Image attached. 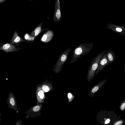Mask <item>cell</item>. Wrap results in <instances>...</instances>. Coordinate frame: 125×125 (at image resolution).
I'll list each match as a JSON object with an SVG mask.
<instances>
[{"label": "cell", "mask_w": 125, "mask_h": 125, "mask_svg": "<svg viewBox=\"0 0 125 125\" xmlns=\"http://www.w3.org/2000/svg\"><path fill=\"white\" fill-rule=\"evenodd\" d=\"M62 17L60 6V3L59 1L58 5L56 10L55 13L54 14V20L55 22H59L60 21Z\"/></svg>", "instance_id": "obj_7"}, {"label": "cell", "mask_w": 125, "mask_h": 125, "mask_svg": "<svg viewBox=\"0 0 125 125\" xmlns=\"http://www.w3.org/2000/svg\"><path fill=\"white\" fill-rule=\"evenodd\" d=\"M53 36V31H49L46 34L43 35L42 38V41L43 42H49L52 39Z\"/></svg>", "instance_id": "obj_8"}, {"label": "cell", "mask_w": 125, "mask_h": 125, "mask_svg": "<svg viewBox=\"0 0 125 125\" xmlns=\"http://www.w3.org/2000/svg\"><path fill=\"white\" fill-rule=\"evenodd\" d=\"M40 109V107L39 106H36L34 107L33 108V110L34 112L38 111Z\"/></svg>", "instance_id": "obj_15"}, {"label": "cell", "mask_w": 125, "mask_h": 125, "mask_svg": "<svg viewBox=\"0 0 125 125\" xmlns=\"http://www.w3.org/2000/svg\"><path fill=\"white\" fill-rule=\"evenodd\" d=\"M110 120L108 118L107 119L105 122V124H107L110 123Z\"/></svg>", "instance_id": "obj_19"}, {"label": "cell", "mask_w": 125, "mask_h": 125, "mask_svg": "<svg viewBox=\"0 0 125 125\" xmlns=\"http://www.w3.org/2000/svg\"><path fill=\"white\" fill-rule=\"evenodd\" d=\"M107 28L120 35L125 36V27H120L111 25L109 26Z\"/></svg>", "instance_id": "obj_5"}, {"label": "cell", "mask_w": 125, "mask_h": 125, "mask_svg": "<svg viewBox=\"0 0 125 125\" xmlns=\"http://www.w3.org/2000/svg\"><path fill=\"white\" fill-rule=\"evenodd\" d=\"M124 73H125V63L124 65Z\"/></svg>", "instance_id": "obj_23"}, {"label": "cell", "mask_w": 125, "mask_h": 125, "mask_svg": "<svg viewBox=\"0 0 125 125\" xmlns=\"http://www.w3.org/2000/svg\"><path fill=\"white\" fill-rule=\"evenodd\" d=\"M105 54L102 56L99 62L98 66L96 70L97 73L109 64Z\"/></svg>", "instance_id": "obj_4"}, {"label": "cell", "mask_w": 125, "mask_h": 125, "mask_svg": "<svg viewBox=\"0 0 125 125\" xmlns=\"http://www.w3.org/2000/svg\"><path fill=\"white\" fill-rule=\"evenodd\" d=\"M43 91L42 90H40L38 93V96H40L43 94Z\"/></svg>", "instance_id": "obj_18"}, {"label": "cell", "mask_w": 125, "mask_h": 125, "mask_svg": "<svg viewBox=\"0 0 125 125\" xmlns=\"http://www.w3.org/2000/svg\"><path fill=\"white\" fill-rule=\"evenodd\" d=\"M106 51H103L99 53L92 59L89 67V74H93L96 70L99 62L103 55L105 53Z\"/></svg>", "instance_id": "obj_3"}, {"label": "cell", "mask_w": 125, "mask_h": 125, "mask_svg": "<svg viewBox=\"0 0 125 125\" xmlns=\"http://www.w3.org/2000/svg\"><path fill=\"white\" fill-rule=\"evenodd\" d=\"M43 90L45 92H47L49 90V87L46 85H43L42 87Z\"/></svg>", "instance_id": "obj_11"}, {"label": "cell", "mask_w": 125, "mask_h": 125, "mask_svg": "<svg viewBox=\"0 0 125 125\" xmlns=\"http://www.w3.org/2000/svg\"><path fill=\"white\" fill-rule=\"evenodd\" d=\"M30 37V36L29 35L27 34H26L25 36V39L26 40H27L28 39H29Z\"/></svg>", "instance_id": "obj_20"}, {"label": "cell", "mask_w": 125, "mask_h": 125, "mask_svg": "<svg viewBox=\"0 0 125 125\" xmlns=\"http://www.w3.org/2000/svg\"><path fill=\"white\" fill-rule=\"evenodd\" d=\"M99 87L98 86H96L94 87L92 90V92L94 93L96 92L99 89Z\"/></svg>", "instance_id": "obj_14"}, {"label": "cell", "mask_w": 125, "mask_h": 125, "mask_svg": "<svg viewBox=\"0 0 125 125\" xmlns=\"http://www.w3.org/2000/svg\"><path fill=\"white\" fill-rule=\"evenodd\" d=\"M123 123V121L122 120H119L115 122L114 125H122Z\"/></svg>", "instance_id": "obj_13"}, {"label": "cell", "mask_w": 125, "mask_h": 125, "mask_svg": "<svg viewBox=\"0 0 125 125\" xmlns=\"http://www.w3.org/2000/svg\"><path fill=\"white\" fill-rule=\"evenodd\" d=\"M94 46L93 42L83 43L76 46L74 49L71 63H74L83 56L88 54Z\"/></svg>", "instance_id": "obj_1"}, {"label": "cell", "mask_w": 125, "mask_h": 125, "mask_svg": "<svg viewBox=\"0 0 125 125\" xmlns=\"http://www.w3.org/2000/svg\"><path fill=\"white\" fill-rule=\"evenodd\" d=\"M120 109L122 111L124 110L125 109V101H124L120 106Z\"/></svg>", "instance_id": "obj_12"}, {"label": "cell", "mask_w": 125, "mask_h": 125, "mask_svg": "<svg viewBox=\"0 0 125 125\" xmlns=\"http://www.w3.org/2000/svg\"><path fill=\"white\" fill-rule=\"evenodd\" d=\"M11 48V46L9 44H4L2 47L3 49L4 50H7Z\"/></svg>", "instance_id": "obj_10"}, {"label": "cell", "mask_w": 125, "mask_h": 125, "mask_svg": "<svg viewBox=\"0 0 125 125\" xmlns=\"http://www.w3.org/2000/svg\"><path fill=\"white\" fill-rule=\"evenodd\" d=\"M72 95L70 93H68V97L70 99L72 98Z\"/></svg>", "instance_id": "obj_21"}, {"label": "cell", "mask_w": 125, "mask_h": 125, "mask_svg": "<svg viewBox=\"0 0 125 125\" xmlns=\"http://www.w3.org/2000/svg\"><path fill=\"white\" fill-rule=\"evenodd\" d=\"M20 40V38L18 36L16 37L14 40V41L15 42L17 43L19 42Z\"/></svg>", "instance_id": "obj_17"}, {"label": "cell", "mask_w": 125, "mask_h": 125, "mask_svg": "<svg viewBox=\"0 0 125 125\" xmlns=\"http://www.w3.org/2000/svg\"><path fill=\"white\" fill-rule=\"evenodd\" d=\"M44 95L43 94L40 96V97L41 99H43V98Z\"/></svg>", "instance_id": "obj_22"}, {"label": "cell", "mask_w": 125, "mask_h": 125, "mask_svg": "<svg viewBox=\"0 0 125 125\" xmlns=\"http://www.w3.org/2000/svg\"><path fill=\"white\" fill-rule=\"evenodd\" d=\"M109 64H112L115 61V56L113 51L110 49L108 50L105 54Z\"/></svg>", "instance_id": "obj_6"}, {"label": "cell", "mask_w": 125, "mask_h": 125, "mask_svg": "<svg viewBox=\"0 0 125 125\" xmlns=\"http://www.w3.org/2000/svg\"><path fill=\"white\" fill-rule=\"evenodd\" d=\"M41 30V28L40 27H38L35 29L34 31L35 36H37L40 33Z\"/></svg>", "instance_id": "obj_9"}, {"label": "cell", "mask_w": 125, "mask_h": 125, "mask_svg": "<svg viewBox=\"0 0 125 125\" xmlns=\"http://www.w3.org/2000/svg\"><path fill=\"white\" fill-rule=\"evenodd\" d=\"M71 50V48L70 47L64 51L59 56L55 66V71L57 72L61 70L62 67L66 62L68 54Z\"/></svg>", "instance_id": "obj_2"}, {"label": "cell", "mask_w": 125, "mask_h": 125, "mask_svg": "<svg viewBox=\"0 0 125 125\" xmlns=\"http://www.w3.org/2000/svg\"><path fill=\"white\" fill-rule=\"evenodd\" d=\"M10 104L12 105L13 106L15 105V101H14V99L13 98H11L10 99Z\"/></svg>", "instance_id": "obj_16"}]
</instances>
